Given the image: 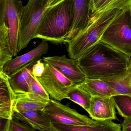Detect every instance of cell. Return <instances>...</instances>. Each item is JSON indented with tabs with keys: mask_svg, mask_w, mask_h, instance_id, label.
<instances>
[{
	"mask_svg": "<svg viewBox=\"0 0 131 131\" xmlns=\"http://www.w3.org/2000/svg\"><path fill=\"white\" fill-rule=\"evenodd\" d=\"M101 41L131 56V5L121 10L105 31Z\"/></svg>",
	"mask_w": 131,
	"mask_h": 131,
	"instance_id": "obj_4",
	"label": "cell"
},
{
	"mask_svg": "<svg viewBox=\"0 0 131 131\" xmlns=\"http://www.w3.org/2000/svg\"><path fill=\"white\" fill-rule=\"evenodd\" d=\"M45 69V64L44 62L41 59H39L36 61L32 67V74L36 77H39L43 74Z\"/></svg>",
	"mask_w": 131,
	"mask_h": 131,
	"instance_id": "obj_26",
	"label": "cell"
},
{
	"mask_svg": "<svg viewBox=\"0 0 131 131\" xmlns=\"http://www.w3.org/2000/svg\"><path fill=\"white\" fill-rule=\"evenodd\" d=\"M129 58L100 41L78 61L86 78L104 80L124 72L128 66Z\"/></svg>",
	"mask_w": 131,
	"mask_h": 131,
	"instance_id": "obj_1",
	"label": "cell"
},
{
	"mask_svg": "<svg viewBox=\"0 0 131 131\" xmlns=\"http://www.w3.org/2000/svg\"><path fill=\"white\" fill-rule=\"evenodd\" d=\"M29 90L28 92H31L47 102L50 101V97L43 87L40 84L37 78L32 74L29 80Z\"/></svg>",
	"mask_w": 131,
	"mask_h": 131,
	"instance_id": "obj_24",
	"label": "cell"
},
{
	"mask_svg": "<svg viewBox=\"0 0 131 131\" xmlns=\"http://www.w3.org/2000/svg\"><path fill=\"white\" fill-rule=\"evenodd\" d=\"M3 131H35V129L20 121L12 118L7 120Z\"/></svg>",
	"mask_w": 131,
	"mask_h": 131,
	"instance_id": "obj_25",
	"label": "cell"
},
{
	"mask_svg": "<svg viewBox=\"0 0 131 131\" xmlns=\"http://www.w3.org/2000/svg\"><path fill=\"white\" fill-rule=\"evenodd\" d=\"M72 0H63L48 8L44 13L34 38H40L56 44H66L73 27Z\"/></svg>",
	"mask_w": 131,
	"mask_h": 131,
	"instance_id": "obj_2",
	"label": "cell"
},
{
	"mask_svg": "<svg viewBox=\"0 0 131 131\" xmlns=\"http://www.w3.org/2000/svg\"><path fill=\"white\" fill-rule=\"evenodd\" d=\"M121 9H111L91 14L84 28L67 42L71 58L78 60L101 41L105 31Z\"/></svg>",
	"mask_w": 131,
	"mask_h": 131,
	"instance_id": "obj_3",
	"label": "cell"
},
{
	"mask_svg": "<svg viewBox=\"0 0 131 131\" xmlns=\"http://www.w3.org/2000/svg\"><path fill=\"white\" fill-rule=\"evenodd\" d=\"M1 70H2V69H1V68H0V71Z\"/></svg>",
	"mask_w": 131,
	"mask_h": 131,
	"instance_id": "obj_32",
	"label": "cell"
},
{
	"mask_svg": "<svg viewBox=\"0 0 131 131\" xmlns=\"http://www.w3.org/2000/svg\"><path fill=\"white\" fill-rule=\"evenodd\" d=\"M11 53L9 42V29L4 23L0 26V68L13 57Z\"/></svg>",
	"mask_w": 131,
	"mask_h": 131,
	"instance_id": "obj_19",
	"label": "cell"
},
{
	"mask_svg": "<svg viewBox=\"0 0 131 131\" xmlns=\"http://www.w3.org/2000/svg\"><path fill=\"white\" fill-rule=\"evenodd\" d=\"M123 131H131V117L124 118V120L122 124Z\"/></svg>",
	"mask_w": 131,
	"mask_h": 131,
	"instance_id": "obj_27",
	"label": "cell"
},
{
	"mask_svg": "<svg viewBox=\"0 0 131 131\" xmlns=\"http://www.w3.org/2000/svg\"><path fill=\"white\" fill-rule=\"evenodd\" d=\"M43 74L37 77L51 99L61 101L68 99L69 92L75 85L52 65L45 63Z\"/></svg>",
	"mask_w": 131,
	"mask_h": 131,
	"instance_id": "obj_7",
	"label": "cell"
},
{
	"mask_svg": "<svg viewBox=\"0 0 131 131\" xmlns=\"http://www.w3.org/2000/svg\"><path fill=\"white\" fill-rule=\"evenodd\" d=\"M49 45L47 41L42 40L39 45L33 50L21 56L12 58L4 65L3 71L8 77H11L25 68L35 64L48 52Z\"/></svg>",
	"mask_w": 131,
	"mask_h": 131,
	"instance_id": "obj_9",
	"label": "cell"
},
{
	"mask_svg": "<svg viewBox=\"0 0 131 131\" xmlns=\"http://www.w3.org/2000/svg\"><path fill=\"white\" fill-rule=\"evenodd\" d=\"M78 85L88 92L91 96L112 97L119 95L110 84L101 79L86 78L83 82Z\"/></svg>",
	"mask_w": 131,
	"mask_h": 131,
	"instance_id": "obj_16",
	"label": "cell"
},
{
	"mask_svg": "<svg viewBox=\"0 0 131 131\" xmlns=\"http://www.w3.org/2000/svg\"><path fill=\"white\" fill-rule=\"evenodd\" d=\"M72 1L74 7V23L68 42L77 36L85 28L92 11V0Z\"/></svg>",
	"mask_w": 131,
	"mask_h": 131,
	"instance_id": "obj_14",
	"label": "cell"
},
{
	"mask_svg": "<svg viewBox=\"0 0 131 131\" xmlns=\"http://www.w3.org/2000/svg\"><path fill=\"white\" fill-rule=\"evenodd\" d=\"M14 92L8 80L4 74L0 77V106H12Z\"/></svg>",
	"mask_w": 131,
	"mask_h": 131,
	"instance_id": "obj_21",
	"label": "cell"
},
{
	"mask_svg": "<svg viewBox=\"0 0 131 131\" xmlns=\"http://www.w3.org/2000/svg\"><path fill=\"white\" fill-rule=\"evenodd\" d=\"M116 108L112 97L92 96L88 113L94 120L117 119Z\"/></svg>",
	"mask_w": 131,
	"mask_h": 131,
	"instance_id": "obj_11",
	"label": "cell"
},
{
	"mask_svg": "<svg viewBox=\"0 0 131 131\" xmlns=\"http://www.w3.org/2000/svg\"><path fill=\"white\" fill-rule=\"evenodd\" d=\"M35 64L25 68L16 74L8 77L10 84L13 90L28 91V84L32 74V67Z\"/></svg>",
	"mask_w": 131,
	"mask_h": 131,
	"instance_id": "obj_18",
	"label": "cell"
},
{
	"mask_svg": "<svg viewBox=\"0 0 131 131\" xmlns=\"http://www.w3.org/2000/svg\"><path fill=\"white\" fill-rule=\"evenodd\" d=\"M13 91V112L42 111L48 102L31 92L19 90Z\"/></svg>",
	"mask_w": 131,
	"mask_h": 131,
	"instance_id": "obj_13",
	"label": "cell"
},
{
	"mask_svg": "<svg viewBox=\"0 0 131 131\" xmlns=\"http://www.w3.org/2000/svg\"><path fill=\"white\" fill-rule=\"evenodd\" d=\"M13 118L27 124L36 130L58 131L42 111H13Z\"/></svg>",
	"mask_w": 131,
	"mask_h": 131,
	"instance_id": "obj_12",
	"label": "cell"
},
{
	"mask_svg": "<svg viewBox=\"0 0 131 131\" xmlns=\"http://www.w3.org/2000/svg\"><path fill=\"white\" fill-rule=\"evenodd\" d=\"M4 73L3 72V70L0 71V77L4 74Z\"/></svg>",
	"mask_w": 131,
	"mask_h": 131,
	"instance_id": "obj_31",
	"label": "cell"
},
{
	"mask_svg": "<svg viewBox=\"0 0 131 131\" xmlns=\"http://www.w3.org/2000/svg\"><path fill=\"white\" fill-rule=\"evenodd\" d=\"M3 120H3V119L0 118V131L4 130V128L5 127V124H4V123L3 122Z\"/></svg>",
	"mask_w": 131,
	"mask_h": 131,
	"instance_id": "obj_29",
	"label": "cell"
},
{
	"mask_svg": "<svg viewBox=\"0 0 131 131\" xmlns=\"http://www.w3.org/2000/svg\"><path fill=\"white\" fill-rule=\"evenodd\" d=\"M118 114L124 118L131 117V97L119 94L112 97Z\"/></svg>",
	"mask_w": 131,
	"mask_h": 131,
	"instance_id": "obj_23",
	"label": "cell"
},
{
	"mask_svg": "<svg viewBox=\"0 0 131 131\" xmlns=\"http://www.w3.org/2000/svg\"><path fill=\"white\" fill-rule=\"evenodd\" d=\"M42 112L53 123L66 125H83L94 120L52 99L48 102Z\"/></svg>",
	"mask_w": 131,
	"mask_h": 131,
	"instance_id": "obj_8",
	"label": "cell"
},
{
	"mask_svg": "<svg viewBox=\"0 0 131 131\" xmlns=\"http://www.w3.org/2000/svg\"><path fill=\"white\" fill-rule=\"evenodd\" d=\"M63 0H41L42 5L44 6H51L61 2Z\"/></svg>",
	"mask_w": 131,
	"mask_h": 131,
	"instance_id": "obj_28",
	"label": "cell"
},
{
	"mask_svg": "<svg viewBox=\"0 0 131 131\" xmlns=\"http://www.w3.org/2000/svg\"><path fill=\"white\" fill-rule=\"evenodd\" d=\"M131 5V0H100L94 6L92 13L111 9H124Z\"/></svg>",
	"mask_w": 131,
	"mask_h": 131,
	"instance_id": "obj_22",
	"label": "cell"
},
{
	"mask_svg": "<svg viewBox=\"0 0 131 131\" xmlns=\"http://www.w3.org/2000/svg\"><path fill=\"white\" fill-rule=\"evenodd\" d=\"M51 6H43L41 0H29L27 4L23 7L18 37V52L26 47L34 39L43 14Z\"/></svg>",
	"mask_w": 131,
	"mask_h": 131,
	"instance_id": "obj_5",
	"label": "cell"
},
{
	"mask_svg": "<svg viewBox=\"0 0 131 131\" xmlns=\"http://www.w3.org/2000/svg\"><path fill=\"white\" fill-rule=\"evenodd\" d=\"M91 97L90 94L78 85H75L68 94V99L80 105L88 112Z\"/></svg>",
	"mask_w": 131,
	"mask_h": 131,
	"instance_id": "obj_20",
	"label": "cell"
},
{
	"mask_svg": "<svg viewBox=\"0 0 131 131\" xmlns=\"http://www.w3.org/2000/svg\"><path fill=\"white\" fill-rule=\"evenodd\" d=\"M20 0H0V26L5 23L9 29L11 53L16 57L18 37L23 8Z\"/></svg>",
	"mask_w": 131,
	"mask_h": 131,
	"instance_id": "obj_6",
	"label": "cell"
},
{
	"mask_svg": "<svg viewBox=\"0 0 131 131\" xmlns=\"http://www.w3.org/2000/svg\"><path fill=\"white\" fill-rule=\"evenodd\" d=\"M100 0H92V10L93 9V8H94V5L96 4L97 3L99 2L100 1Z\"/></svg>",
	"mask_w": 131,
	"mask_h": 131,
	"instance_id": "obj_30",
	"label": "cell"
},
{
	"mask_svg": "<svg viewBox=\"0 0 131 131\" xmlns=\"http://www.w3.org/2000/svg\"><path fill=\"white\" fill-rule=\"evenodd\" d=\"M110 84L119 94L131 97V56L128 66L122 74L115 77L104 80Z\"/></svg>",
	"mask_w": 131,
	"mask_h": 131,
	"instance_id": "obj_17",
	"label": "cell"
},
{
	"mask_svg": "<svg viewBox=\"0 0 131 131\" xmlns=\"http://www.w3.org/2000/svg\"><path fill=\"white\" fill-rule=\"evenodd\" d=\"M53 124L58 131H121L122 128L121 124L111 120H94L87 124L80 125Z\"/></svg>",
	"mask_w": 131,
	"mask_h": 131,
	"instance_id": "obj_15",
	"label": "cell"
},
{
	"mask_svg": "<svg viewBox=\"0 0 131 131\" xmlns=\"http://www.w3.org/2000/svg\"><path fill=\"white\" fill-rule=\"evenodd\" d=\"M43 61L54 67L75 85L80 84L86 78L79 65L78 61L68 58L66 55L43 58Z\"/></svg>",
	"mask_w": 131,
	"mask_h": 131,
	"instance_id": "obj_10",
	"label": "cell"
}]
</instances>
